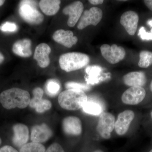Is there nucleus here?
<instances>
[{
    "label": "nucleus",
    "mask_w": 152,
    "mask_h": 152,
    "mask_svg": "<svg viewBox=\"0 0 152 152\" xmlns=\"http://www.w3.org/2000/svg\"><path fill=\"white\" fill-rule=\"evenodd\" d=\"M152 65V52L143 50L140 54L138 66L142 68H147Z\"/></svg>",
    "instance_id": "nucleus-21"
},
{
    "label": "nucleus",
    "mask_w": 152,
    "mask_h": 152,
    "mask_svg": "<svg viewBox=\"0 0 152 152\" xmlns=\"http://www.w3.org/2000/svg\"><path fill=\"white\" fill-rule=\"evenodd\" d=\"M20 16L25 21L31 25H39L44 19L43 15L37 9L35 1H22L19 6Z\"/></svg>",
    "instance_id": "nucleus-4"
},
{
    "label": "nucleus",
    "mask_w": 152,
    "mask_h": 152,
    "mask_svg": "<svg viewBox=\"0 0 152 152\" xmlns=\"http://www.w3.org/2000/svg\"><path fill=\"white\" fill-rule=\"evenodd\" d=\"M60 89L59 84L55 80H50L47 83V91L50 96H54L56 95L58 93Z\"/></svg>",
    "instance_id": "nucleus-25"
},
{
    "label": "nucleus",
    "mask_w": 152,
    "mask_h": 152,
    "mask_svg": "<svg viewBox=\"0 0 152 152\" xmlns=\"http://www.w3.org/2000/svg\"><path fill=\"white\" fill-rule=\"evenodd\" d=\"M102 17V11L99 8L93 7L89 10H86L79 20L77 27L82 30L90 25L96 26L101 21Z\"/></svg>",
    "instance_id": "nucleus-6"
},
{
    "label": "nucleus",
    "mask_w": 152,
    "mask_h": 152,
    "mask_svg": "<svg viewBox=\"0 0 152 152\" xmlns=\"http://www.w3.org/2000/svg\"><path fill=\"white\" fill-rule=\"evenodd\" d=\"M100 50L104 58L112 64L119 62L124 59L126 56L124 48L121 46H118L116 45L110 46L104 44L101 46Z\"/></svg>",
    "instance_id": "nucleus-5"
},
{
    "label": "nucleus",
    "mask_w": 152,
    "mask_h": 152,
    "mask_svg": "<svg viewBox=\"0 0 152 152\" xmlns=\"http://www.w3.org/2000/svg\"><path fill=\"white\" fill-rule=\"evenodd\" d=\"M115 125V118L113 114L108 112L102 113L98 121L97 131L103 138L110 139Z\"/></svg>",
    "instance_id": "nucleus-7"
},
{
    "label": "nucleus",
    "mask_w": 152,
    "mask_h": 152,
    "mask_svg": "<svg viewBox=\"0 0 152 152\" xmlns=\"http://www.w3.org/2000/svg\"><path fill=\"white\" fill-rule=\"evenodd\" d=\"M134 117V113L131 110H126L119 114L115 125L117 134L122 136L126 133Z\"/></svg>",
    "instance_id": "nucleus-9"
},
{
    "label": "nucleus",
    "mask_w": 152,
    "mask_h": 152,
    "mask_svg": "<svg viewBox=\"0 0 152 152\" xmlns=\"http://www.w3.org/2000/svg\"><path fill=\"white\" fill-rule=\"evenodd\" d=\"M151 116L152 118V111L151 112Z\"/></svg>",
    "instance_id": "nucleus-38"
},
{
    "label": "nucleus",
    "mask_w": 152,
    "mask_h": 152,
    "mask_svg": "<svg viewBox=\"0 0 152 152\" xmlns=\"http://www.w3.org/2000/svg\"><path fill=\"white\" fill-rule=\"evenodd\" d=\"M144 1L147 7L152 11V0H145Z\"/></svg>",
    "instance_id": "nucleus-32"
},
{
    "label": "nucleus",
    "mask_w": 152,
    "mask_h": 152,
    "mask_svg": "<svg viewBox=\"0 0 152 152\" xmlns=\"http://www.w3.org/2000/svg\"><path fill=\"white\" fill-rule=\"evenodd\" d=\"M84 6L80 1L74 2L63 9V13L69 16L67 24L70 27L75 26L83 12Z\"/></svg>",
    "instance_id": "nucleus-10"
},
{
    "label": "nucleus",
    "mask_w": 152,
    "mask_h": 152,
    "mask_svg": "<svg viewBox=\"0 0 152 152\" xmlns=\"http://www.w3.org/2000/svg\"><path fill=\"white\" fill-rule=\"evenodd\" d=\"M148 24L151 27L152 29L150 32H146L144 27H141L139 30L138 35L143 40H152V20H150Z\"/></svg>",
    "instance_id": "nucleus-27"
},
{
    "label": "nucleus",
    "mask_w": 152,
    "mask_h": 152,
    "mask_svg": "<svg viewBox=\"0 0 152 152\" xmlns=\"http://www.w3.org/2000/svg\"><path fill=\"white\" fill-rule=\"evenodd\" d=\"M124 83L131 87H142L145 85L146 77L142 72H133L126 74L123 78Z\"/></svg>",
    "instance_id": "nucleus-17"
},
{
    "label": "nucleus",
    "mask_w": 152,
    "mask_h": 152,
    "mask_svg": "<svg viewBox=\"0 0 152 152\" xmlns=\"http://www.w3.org/2000/svg\"><path fill=\"white\" fill-rule=\"evenodd\" d=\"M61 1L59 0H42L39 5L42 12L48 16L54 15L60 8Z\"/></svg>",
    "instance_id": "nucleus-19"
},
{
    "label": "nucleus",
    "mask_w": 152,
    "mask_h": 152,
    "mask_svg": "<svg viewBox=\"0 0 152 152\" xmlns=\"http://www.w3.org/2000/svg\"><path fill=\"white\" fill-rule=\"evenodd\" d=\"M93 152H104L103 151H102V150H96V151H94Z\"/></svg>",
    "instance_id": "nucleus-35"
},
{
    "label": "nucleus",
    "mask_w": 152,
    "mask_h": 152,
    "mask_svg": "<svg viewBox=\"0 0 152 152\" xmlns=\"http://www.w3.org/2000/svg\"><path fill=\"white\" fill-rule=\"evenodd\" d=\"M45 152H65L61 146L57 143L52 144Z\"/></svg>",
    "instance_id": "nucleus-29"
},
{
    "label": "nucleus",
    "mask_w": 152,
    "mask_h": 152,
    "mask_svg": "<svg viewBox=\"0 0 152 152\" xmlns=\"http://www.w3.org/2000/svg\"><path fill=\"white\" fill-rule=\"evenodd\" d=\"M89 61L88 56L77 52L64 54L60 56L59 60L60 67L67 72L82 69L86 66Z\"/></svg>",
    "instance_id": "nucleus-3"
},
{
    "label": "nucleus",
    "mask_w": 152,
    "mask_h": 152,
    "mask_svg": "<svg viewBox=\"0 0 152 152\" xmlns=\"http://www.w3.org/2000/svg\"><path fill=\"white\" fill-rule=\"evenodd\" d=\"M14 136L12 142L16 147L21 148L27 144L29 138V131L26 125L18 124L13 127Z\"/></svg>",
    "instance_id": "nucleus-15"
},
{
    "label": "nucleus",
    "mask_w": 152,
    "mask_h": 152,
    "mask_svg": "<svg viewBox=\"0 0 152 152\" xmlns=\"http://www.w3.org/2000/svg\"><path fill=\"white\" fill-rule=\"evenodd\" d=\"M88 1L93 5L102 4L104 2L103 0H89Z\"/></svg>",
    "instance_id": "nucleus-31"
},
{
    "label": "nucleus",
    "mask_w": 152,
    "mask_h": 152,
    "mask_svg": "<svg viewBox=\"0 0 152 152\" xmlns=\"http://www.w3.org/2000/svg\"><path fill=\"white\" fill-rule=\"evenodd\" d=\"M5 2V1H3V0H0V7L2 6L4 4V3Z\"/></svg>",
    "instance_id": "nucleus-34"
},
{
    "label": "nucleus",
    "mask_w": 152,
    "mask_h": 152,
    "mask_svg": "<svg viewBox=\"0 0 152 152\" xmlns=\"http://www.w3.org/2000/svg\"><path fill=\"white\" fill-rule=\"evenodd\" d=\"M149 152H152V149Z\"/></svg>",
    "instance_id": "nucleus-39"
},
{
    "label": "nucleus",
    "mask_w": 152,
    "mask_h": 152,
    "mask_svg": "<svg viewBox=\"0 0 152 152\" xmlns=\"http://www.w3.org/2000/svg\"><path fill=\"white\" fill-rule=\"evenodd\" d=\"M0 30L5 32H14L18 30V26L15 23L7 22L0 26Z\"/></svg>",
    "instance_id": "nucleus-28"
},
{
    "label": "nucleus",
    "mask_w": 152,
    "mask_h": 152,
    "mask_svg": "<svg viewBox=\"0 0 152 152\" xmlns=\"http://www.w3.org/2000/svg\"><path fill=\"white\" fill-rule=\"evenodd\" d=\"M45 148L42 144L34 142L26 144L20 150V152H45Z\"/></svg>",
    "instance_id": "nucleus-22"
},
{
    "label": "nucleus",
    "mask_w": 152,
    "mask_h": 152,
    "mask_svg": "<svg viewBox=\"0 0 152 152\" xmlns=\"http://www.w3.org/2000/svg\"><path fill=\"white\" fill-rule=\"evenodd\" d=\"M139 20L138 15L136 12L128 11L122 15L120 23L129 34L134 36L137 31Z\"/></svg>",
    "instance_id": "nucleus-11"
},
{
    "label": "nucleus",
    "mask_w": 152,
    "mask_h": 152,
    "mask_svg": "<svg viewBox=\"0 0 152 152\" xmlns=\"http://www.w3.org/2000/svg\"><path fill=\"white\" fill-rule=\"evenodd\" d=\"M146 96V91L143 87H131L123 93L122 101L126 104L134 105L141 102Z\"/></svg>",
    "instance_id": "nucleus-8"
},
{
    "label": "nucleus",
    "mask_w": 152,
    "mask_h": 152,
    "mask_svg": "<svg viewBox=\"0 0 152 152\" xmlns=\"http://www.w3.org/2000/svg\"><path fill=\"white\" fill-rule=\"evenodd\" d=\"M64 132L69 135L79 136L81 134L82 125L81 120L75 116L66 117L63 121Z\"/></svg>",
    "instance_id": "nucleus-14"
},
{
    "label": "nucleus",
    "mask_w": 152,
    "mask_h": 152,
    "mask_svg": "<svg viewBox=\"0 0 152 152\" xmlns=\"http://www.w3.org/2000/svg\"><path fill=\"white\" fill-rule=\"evenodd\" d=\"M52 107V103L48 100L42 99L36 104L34 109L39 113H42L50 110Z\"/></svg>",
    "instance_id": "nucleus-23"
},
{
    "label": "nucleus",
    "mask_w": 152,
    "mask_h": 152,
    "mask_svg": "<svg viewBox=\"0 0 152 152\" xmlns=\"http://www.w3.org/2000/svg\"><path fill=\"white\" fill-rule=\"evenodd\" d=\"M0 152H19L14 148L13 147L10 145H5L0 148Z\"/></svg>",
    "instance_id": "nucleus-30"
},
{
    "label": "nucleus",
    "mask_w": 152,
    "mask_h": 152,
    "mask_svg": "<svg viewBox=\"0 0 152 152\" xmlns=\"http://www.w3.org/2000/svg\"><path fill=\"white\" fill-rule=\"evenodd\" d=\"M53 38L55 42L69 48H70L78 42L77 37L74 36L73 32L63 29L56 31Z\"/></svg>",
    "instance_id": "nucleus-16"
},
{
    "label": "nucleus",
    "mask_w": 152,
    "mask_h": 152,
    "mask_svg": "<svg viewBox=\"0 0 152 152\" xmlns=\"http://www.w3.org/2000/svg\"><path fill=\"white\" fill-rule=\"evenodd\" d=\"M150 89H151V91L152 92V80L151 83V85H150Z\"/></svg>",
    "instance_id": "nucleus-36"
},
{
    "label": "nucleus",
    "mask_w": 152,
    "mask_h": 152,
    "mask_svg": "<svg viewBox=\"0 0 152 152\" xmlns=\"http://www.w3.org/2000/svg\"><path fill=\"white\" fill-rule=\"evenodd\" d=\"M66 88L67 89H78L83 91H87L90 89V87L86 84L76 83L75 82H68L65 84Z\"/></svg>",
    "instance_id": "nucleus-26"
},
{
    "label": "nucleus",
    "mask_w": 152,
    "mask_h": 152,
    "mask_svg": "<svg viewBox=\"0 0 152 152\" xmlns=\"http://www.w3.org/2000/svg\"><path fill=\"white\" fill-rule=\"evenodd\" d=\"M88 101L84 91L78 89H67L60 94L58 102L61 107L70 111H76L83 107Z\"/></svg>",
    "instance_id": "nucleus-2"
},
{
    "label": "nucleus",
    "mask_w": 152,
    "mask_h": 152,
    "mask_svg": "<svg viewBox=\"0 0 152 152\" xmlns=\"http://www.w3.org/2000/svg\"><path fill=\"white\" fill-rule=\"evenodd\" d=\"M53 134L51 129L46 124L36 125L32 129L31 140L34 142L41 144L48 140Z\"/></svg>",
    "instance_id": "nucleus-12"
},
{
    "label": "nucleus",
    "mask_w": 152,
    "mask_h": 152,
    "mask_svg": "<svg viewBox=\"0 0 152 152\" xmlns=\"http://www.w3.org/2000/svg\"><path fill=\"white\" fill-rule=\"evenodd\" d=\"M4 55L0 52V64H1L4 61Z\"/></svg>",
    "instance_id": "nucleus-33"
},
{
    "label": "nucleus",
    "mask_w": 152,
    "mask_h": 152,
    "mask_svg": "<svg viewBox=\"0 0 152 152\" xmlns=\"http://www.w3.org/2000/svg\"><path fill=\"white\" fill-rule=\"evenodd\" d=\"M31 99L27 91L19 88H12L0 94V103L7 110L17 107L24 109L29 105Z\"/></svg>",
    "instance_id": "nucleus-1"
},
{
    "label": "nucleus",
    "mask_w": 152,
    "mask_h": 152,
    "mask_svg": "<svg viewBox=\"0 0 152 152\" xmlns=\"http://www.w3.org/2000/svg\"><path fill=\"white\" fill-rule=\"evenodd\" d=\"M33 94L34 96L30 100L29 105L31 107L34 108L37 103L42 99L44 95L43 90L39 87L36 88L33 90Z\"/></svg>",
    "instance_id": "nucleus-24"
},
{
    "label": "nucleus",
    "mask_w": 152,
    "mask_h": 152,
    "mask_svg": "<svg viewBox=\"0 0 152 152\" xmlns=\"http://www.w3.org/2000/svg\"><path fill=\"white\" fill-rule=\"evenodd\" d=\"M51 49L46 43H41L36 47L34 53V58L37 62L38 65L41 68H46L50 63L49 55Z\"/></svg>",
    "instance_id": "nucleus-13"
},
{
    "label": "nucleus",
    "mask_w": 152,
    "mask_h": 152,
    "mask_svg": "<svg viewBox=\"0 0 152 152\" xmlns=\"http://www.w3.org/2000/svg\"><path fill=\"white\" fill-rule=\"evenodd\" d=\"M12 51L15 54L23 58H28L32 54L31 41L28 39L19 40L13 45Z\"/></svg>",
    "instance_id": "nucleus-18"
},
{
    "label": "nucleus",
    "mask_w": 152,
    "mask_h": 152,
    "mask_svg": "<svg viewBox=\"0 0 152 152\" xmlns=\"http://www.w3.org/2000/svg\"><path fill=\"white\" fill-rule=\"evenodd\" d=\"M82 108L85 113L94 115H100L103 112L102 108L99 104L90 101H87Z\"/></svg>",
    "instance_id": "nucleus-20"
},
{
    "label": "nucleus",
    "mask_w": 152,
    "mask_h": 152,
    "mask_svg": "<svg viewBox=\"0 0 152 152\" xmlns=\"http://www.w3.org/2000/svg\"><path fill=\"white\" fill-rule=\"evenodd\" d=\"M1 143H2L1 139L0 138V145H1Z\"/></svg>",
    "instance_id": "nucleus-37"
}]
</instances>
